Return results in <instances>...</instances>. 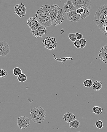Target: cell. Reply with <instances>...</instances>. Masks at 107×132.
Returning a JSON list of instances; mask_svg holds the SVG:
<instances>
[{
	"label": "cell",
	"instance_id": "obj_26",
	"mask_svg": "<svg viewBox=\"0 0 107 132\" xmlns=\"http://www.w3.org/2000/svg\"><path fill=\"white\" fill-rule=\"evenodd\" d=\"M95 126L97 128L101 129L103 127V123L102 121L101 120H98L95 123Z\"/></svg>",
	"mask_w": 107,
	"mask_h": 132
},
{
	"label": "cell",
	"instance_id": "obj_14",
	"mask_svg": "<svg viewBox=\"0 0 107 132\" xmlns=\"http://www.w3.org/2000/svg\"><path fill=\"white\" fill-rule=\"evenodd\" d=\"M63 118L66 122L69 123L75 120L76 119V116L72 113L67 112L63 116Z\"/></svg>",
	"mask_w": 107,
	"mask_h": 132
},
{
	"label": "cell",
	"instance_id": "obj_24",
	"mask_svg": "<svg viewBox=\"0 0 107 132\" xmlns=\"http://www.w3.org/2000/svg\"><path fill=\"white\" fill-rule=\"evenodd\" d=\"M22 72L21 69L20 68L16 67L13 70V73L15 76H18L21 75Z\"/></svg>",
	"mask_w": 107,
	"mask_h": 132
},
{
	"label": "cell",
	"instance_id": "obj_29",
	"mask_svg": "<svg viewBox=\"0 0 107 132\" xmlns=\"http://www.w3.org/2000/svg\"><path fill=\"white\" fill-rule=\"evenodd\" d=\"M76 35V37L77 40H81V39L83 38V35L81 33H79L78 32H76L75 33Z\"/></svg>",
	"mask_w": 107,
	"mask_h": 132
},
{
	"label": "cell",
	"instance_id": "obj_16",
	"mask_svg": "<svg viewBox=\"0 0 107 132\" xmlns=\"http://www.w3.org/2000/svg\"><path fill=\"white\" fill-rule=\"evenodd\" d=\"M56 41V39L54 37L47 36L45 37L42 41V43L43 44L45 47L50 44L51 42Z\"/></svg>",
	"mask_w": 107,
	"mask_h": 132
},
{
	"label": "cell",
	"instance_id": "obj_2",
	"mask_svg": "<svg viewBox=\"0 0 107 132\" xmlns=\"http://www.w3.org/2000/svg\"><path fill=\"white\" fill-rule=\"evenodd\" d=\"M49 6V5H42L37 11L35 14V18L39 23L46 27L52 25Z\"/></svg>",
	"mask_w": 107,
	"mask_h": 132
},
{
	"label": "cell",
	"instance_id": "obj_5",
	"mask_svg": "<svg viewBox=\"0 0 107 132\" xmlns=\"http://www.w3.org/2000/svg\"><path fill=\"white\" fill-rule=\"evenodd\" d=\"M76 9L82 7L87 8L91 10V0H71Z\"/></svg>",
	"mask_w": 107,
	"mask_h": 132
},
{
	"label": "cell",
	"instance_id": "obj_17",
	"mask_svg": "<svg viewBox=\"0 0 107 132\" xmlns=\"http://www.w3.org/2000/svg\"><path fill=\"white\" fill-rule=\"evenodd\" d=\"M103 108L98 106H96L93 107L92 109V112L96 114H100L103 113Z\"/></svg>",
	"mask_w": 107,
	"mask_h": 132
},
{
	"label": "cell",
	"instance_id": "obj_30",
	"mask_svg": "<svg viewBox=\"0 0 107 132\" xmlns=\"http://www.w3.org/2000/svg\"><path fill=\"white\" fill-rule=\"evenodd\" d=\"M76 12L77 14H78L81 15L82 13V9L81 8H80L78 9H76Z\"/></svg>",
	"mask_w": 107,
	"mask_h": 132
},
{
	"label": "cell",
	"instance_id": "obj_31",
	"mask_svg": "<svg viewBox=\"0 0 107 132\" xmlns=\"http://www.w3.org/2000/svg\"><path fill=\"white\" fill-rule=\"evenodd\" d=\"M104 34L107 37V25L105 28V33Z\"/></svg>",
	"mask_w": 107,
	"mask_h": 132
},
{
	"label": "cell",
	"instance_id": "obj_20",
	"mask_svg": "<svg viewBox=\"0 0 107 132\" xmlns=\"http://www.w3.org/2000/svg\"><path fill=\"white\" fill-rule=\"evenodd\" d=\"M45 48L48 49L49 50H54L57 48V41H55L49 44L48 45L45 47Z\"/></svg>",
	"mask_w": 107,
	"mask_h": 132
},
{
	"label": "cell",
	"instance_id": "obj_32",
	"mask_svg": "<svg viewBox=\"0 0 107 132\" xmlns=\"http://www.w3.org/2000/svg\"><path fill=\"white\" fill-rule=\"evenodd\" d=\"M78 132V131H77V132Z\"/></svg>",
	"mask_w": 107,
	"mask_h": 132
},
{
	"label": "cell",
	"instance_id": "obj_4",
	"mask_svg": "<svg viewBox=\"0 0 107 132\" xmlns=\"http://www.w3.org/2000/svg\"><path fill=\"white\" fill-rule=\"evenodd\" d=\"M30 115L33 122L35 123L41 124L45 119L46 112L41 106H37L31 110Z\"/></svg>",
	"mask_w": 107,
	"mask_h": 132
},
{
	"label": "cell",
	"instance_id": "obj_8",
	"mask_svg": "<svg viewBox=\"0 0 107 132\" xmlns=\"http://www.w3.org/2000/svg\"><path fill=\"white\" fill-rule=\"evenodd\" d=\"M27 24L30 29H31V32L32 33L36 30L38 27L42 26L37 20L35 17H30L27 20Z\"/></svg>",
	"mask_w": 107,
	"mask_h": 132
},
{
	"label": "cell",
	"instance_id": "obj_11",
	"mask_svg": "<svg viewBox=\"0 0 107 132\" xmlns=\"http://www.w3.org/2000/svg\"><path fill=\"white\" fill-rule=\"evenodd\" d=\"M47 33L46 27L44 26H41L32 33L33 36L35 38H38L39 37L42 38L43 35L47 34Z\"/></svg>",
	"mask_w": 107,
	"mask_h": 132
},
{
	"label": "cell",
	"instance_id": "obj_15",
	"mask_svg": "<svg viewBox=\"0 0 107 132\" xmlns=\"http://www.w3.org/2000/svg\"><path fill=\"white\" fill-rule=\"evenodd\" d=\"M93 89L95 91H98L101 90L102 88L103 84L102 82L100 81H95L93 82Z\"/></svg>",
	"mask_w": 107,
	"mask_h": 132
},
{
	"label": "cell",
	"instance_id": "obj_9",
	"mask_svg": "<svg viewBox=\"0 0 107 132\" xmlns=\"http://www.w3.org/2000/svg\"><path fill=\"white\" fill-rule=\"evenodd\" d=\"M10 53V47L5 41H0V56L5 57Z\"/></svg>",
	"mask_w": 107,
	"mask_h": 132
},
{
	"label": "cell",
	"instance_id": "obj_18",
	"mask_svg": "<svg viewBox=\"0 0 107 132\" xmlns=\"http://www.w3.org/2000/svg\"><path fill=\"white\" fill-rule=\"evenodd\" d=\"M80 122L79 120L75 119L69 123V126L71 128L77 129L80 126Z\"/></svg>",
	"mask_w": 107,
	"mask_h": 132
},
{
	"label": "cell",
	"instance_id": "obj_27",
	"mask_svg": "<svg viewBox=\"0 0 107 132\" xmlns=\"http://www.w3.org/2000/svg\"><path fill=\"white\" fill-rule=\"evenodd\" d=\"M80 43H81V48L83 49L87 45V41L84 38H82L81 40H80Z\"/></svg>",
	"mask_w": 107,
	"mask_h": 132
},
{
	"label": "cell",
	"instance_id": "obj_25",
	"mask_svg": "<svg viewBox=\"0 0 107 132\" xmlns=\"http://www.w3.org/2000/svg\"><path fill=\"white\" fill-rule=\"evenodd\" d=\"M68 37L71 42H74L77 40L76 34L75 33H70V34L68 35Z\"/></svg>",
	"mask_w": 107,
	"mask_h": 132
},
{
	"label": "cell",
	"instance_id": "obj_28",
	"mask_svg": "<svg viewBox=\"0 0 107 132\" xmlns=\"http://www.w3.org/2000/svg\"><path fill=\"white\" fill-rule=\"evenodd\" d=\"M74 45L75 48L77 49H80L81 48V43L79 40H77L74 43Z\"/></svg>",
	"mask_w": 107,
	"mask_h": 132
},
{
	"label": "cell",
	"instance_id": "obj_10",
	"mask_svg": "<svg viewBox=\"0 0 107 132\" xmlns=\"http://www.w3.org/2000/svg\"><path fill=\"white\" fill-rule=\"evenodd\" d=\"M67 18L68 20L72 22H76L81 19V15L78 14L76 11L74 10L67 13Z\"/></svg>",
	"mask_w": 107,
	"mask_h": 132
},
{
	"label": "cell",
	"instance_id": "obj_22",
	"mask_svg": "<svg viewBox=\"0 0 107 132\" xmlns=\"http://www.w3.org/2000/svg\"><path fill=\"white\" fill-rule=\"evenodd\" d=\"M93 82L91 80L88 79L83 81V85L87 88H90L93 85Z\"/></svg>",
	"mask_w": 107,
	"mask_h": 132
},
{
	"label": "cell",
	"instance_id": "obj_3",
	"mask_svg": "<svg viewBox=\"0 0 107 132\" xmlns=\"http://www.w3.org/2000/svg\"><path fill=\"white\" fill-rule=\"evenodd\" d=\"M93 20L98 28L105 34V28L107 25V4L99 7L95 13Z\"/></svg>",
	"mask_w": 107,
	"mask_h": 132
},
{
	"label": "cell",
	"instance_id": "obj_6",
	"mask_svg": "<svg viewBox=\"0 0 107 132\" xmlns=\"http://www.w3.org/2000/svg\"><path fill=\"white\" fill-rule=\"evenodd\" d=\"M17 124L21 130H25L31 124L29 118L25 116H21L17 118Z\"/></svg>",
	"mask_w": 107,
	"mask_h": 132
},
{
	"label": "cell",
	"instance_id": "obj_21",
	"mask_svg": "<svg viewBox=\"0 0 107 132\" xmlns=\"http://www.w3.org/2000/svg\"><path fill=\"white\" fill-rule=\"evenodd\" d=\"M27 79L26 75L24 73H21L20 75L18 76L17 78V81L21 82H25L26 81Z\"/></svg>",
	"mask_w": 107,
	"mask_h": 132
},
{
	"label": "cell",
	"instance_id": "obj_12",
	"mask_svg": "<svg viewBox=\"0 0 107 132\" xmlns=\"http://www.w3.org/2000/svg\"><path fill=\"white\" fill-rule=\"evenodd\" d=\"M98 57L102 62L107 64V44L101 47Z\"/></svg>",
	"mask_w": 107,
	"mask_h": 132
},
{
	"label": "cell",
	"instance_id": "obj_7",
	"mask_svg": "<svg viewBox=\"0 0 107 132\" xmlns=\"http://www.w3.org/2000/svg\"><path fill=\"white\" fill-rule=\"evenodd\" d=\"M14 8V13L17 14L20 18L25 17L26 13V8L23 3L16 5Z\"/></svg>",
	"mask_w": 107,
	"mask_h": 132
},
{
	"label": "cell",
	"instance_id": "obj_23",
	"mask_svg": "<svg viewBox=\"0 0 107 132\" xmlns=\"http://www.w3.org/2000/svg\"><path fill=\"white\" fill-rule=\"evenodd\" d=\"M8 75V72L7 70L0 68V78L3 79Z\"/></svg>",
	"mask_w": 107,
	"mask_h": 132
},
{
	"label": "cell",
	"instance_id": "obj_13",
	"mask_svg": "<svg viewBox=\"0 0 107 132\" xmlns=\"http://www.w3.org/2000/svg\"><path fill=\"white\" fill-rule=\"evenodd\" d=\"M63 10L66 13L69 12L73 11L76 10V9L71 0H68L64 4Z\"/></svg>",
	"mask_w": 107,
	"mask_h": 132
},
{
	"label": "cell",
	"instance_id": "obj_1",
	"mask_svg": "<svg viewBox=\"0 0 107 132\" xmlns=\"http://www.w3.org/2000/svg\"><path fill=\"white\" fill-rule=\"evenodd\" d=\"M49 10L50 12L52 25L54 26L60 25L64 21V11L59 5L57 4L49 5Z\"/></svg>",
	"mask_w": 107,
	"mask_h": 132
},
{
	"label": "cell",
	"instance_id": "obj_19",
	"mask_svg": "<svg viewBox=\"0 0 107 132\" xmlns=\"http://www.w3.org/2000/svg\"><path fill=\"white\" fill-rule=\"evenodd\" d=\"M83 10L81 14V19H83L89 15L90 12L89 11V10L87 7H83Z\"/></svg>",
	"mask_w": 107,
	"mask_h": 132
}]
</instances>
